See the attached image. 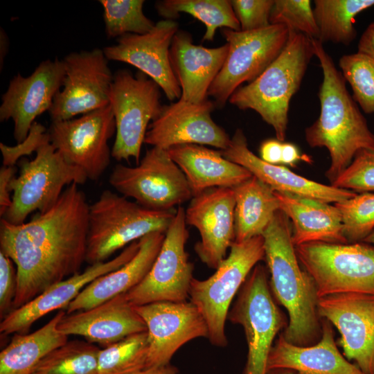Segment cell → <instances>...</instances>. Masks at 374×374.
Instances as JSON below:
<instances>
[{"label":"cell","instance_id":"1","mask_svg":"<svg viewBox=\"0 0 374 374\" xmlns=\"http://www.w3.org/2000/svg\"><path fill=\"white\" fill-rule=\"evenodd\" d=\"M89 205L77 184L68 186L48 210L27 222L0 223V251L16 265L12 310L80 271L85 261Z\"/></svg>","mask_w":374,"mask_h":374},{"label":"cell","instance_id":"2","mask_svg":"<svg viewBox=\"0 0 374 374\" xmlns=\"http://www.w3.org/2000/svg\"><path fill=\"white\" fill-rule=\"evenodd\" d=\"M316 56L323 71L319 91L320 113L305 130L311 148H326L330 165L326 172L331 184L350 166L362 149L374 150V133L346 88V81L323 44L312 39Z\"/></svg>","mask_w":374,"mask_h":374},{"label":"cell","instance_id":"3","mask_svg":"<svg viewBox=\"0 0 374 374\" xmlns=\"http://www.w3.org/2000/svg\"><path fill=\"white\" fill-rule=\"evenodd\" d=\"M262 235L272 291L290 317L283 335L291 344L308 346L319 335V297L312 278L299 264L289 218L278 211Z\"/></svg>","mask_w":374,"mask_h":374},{"label":"cell","instance_id":"4","mask_svg":"<svg viewBox=\"0 0 374 374\" xmlns=\"http://www.w3.org/2000/svg\"><path fill=\"white\" fill-rule=\"evenodd\" d=\"M287 44L276 60L256 80L240 87L229 102L242 110L257 112L284 141L290 103L299 89L314 50L312 38L290 30Z\"/></svg>","mask_w":374,"mask_h":374},{"label":"cell","instance_id":"5","mask_svg":"<svg viewBox=\"0 0 374 374\" xmlns=\"http://www.w3.org/2000/svg\"><path fill=\"white\" fill-rule=\"evenodd\" d=\"M177 208L155 211L109 190L89 205L85 262H105L116 251L156 231L165 233Z\"/></svg>","mask_w":374,"mask_h":374},{"label":"cell","instance_id":"6","mask_svg":"<svg viewBox=\"0 0 374 374\" xmlns=\"http://www.w3.org/2000/svg\"><path fill=\"white\" fill-rule=\"evenodd\" d=\"M35 157L19 161L20 171L10 181L12 204L2 217L8 223L21 224L35 211L51 208L64 188L73 183L84 184V172L68 163L51 143L48 132L35 149Z\"/></svg>","mask_w":374,"mask_h":374},{"label":"cell","instance_id":"7","mask_svg":"<svg viewBox=\"0 0 374 374\" xmlns=\"http://www.w3.org/2000/svg\"><path fill=\"white\" fill-rule=\"evenodd\" d=\"M230 252L204 280H192L189 298L203 316L208 327V339L217 347L227 344L225 322L231 303L251 271L265 258L262 235L233 242Z\"/></svg>","mask_w":374,"mask_h":374},{"label":"cell","instance_id":"8","mask_svg":"<svg viewBox=\"0 0 374 374\" xmlns=\"http://www.w3.org/2000/svg\"><path fill=\"white\" fill-rule=\"evenodd\" d=\"M319 298L343 293L374 295V247L364 243L312 242L295 247Z\"/></svg>","mask_w":374,"mask_h":374},{"label":"cell","instance_id":"9","mask_svg":"<svg viewBox=\"0 0 374 374\" xmlns=\"http://www.w3.org/2000/svg\"><path fill=\"white\" fill-rule=\"evenodd\" d=\"M160 87L144 73L117 71L109 91V104L116 122L112 157L117 161L134 158L140 161L141 149L148 125L160 114Z\"/></svg>","mask_w":374,"mask_h":374},{"label":"cell","instance_id":"10","mask_svg":"<svg viewBox=\"0 0 374 374\" xmlns=\"http://www.w3.org/2000/svg\"><path fill=\"white\" fill-rule=\"evenodd\" d=\"M290 33L283 24L252 31L224 28L229 51L208 96L214 98L218 107H224L242 83L256 80L276 60L287 44Z\"/></svg>","mask_w":374,"mask_h":374},{"label":"cell","instance_id":"11","mask_svg":"<svg viewBox=\"0 0 374 374\" xmlns=\"http://www.w3.org/2000/svg\"><path fill=\"white\" fill-rule=\"evenodd\" d=\"M109 182L120 194L155 211H170L193 197L188 182L167 150L152 147L135 167L117 164Z\"/></svg>","mask_w":374,"mask_h":374},{"label":"cell","instance_id":"12","mask_svg":"<svg viewBox=\"0 0 374 374\" xmlns=\"http://www.w3.org/2000/svg\"><path fill=\"white\" fill-rule=\"evenodd\" d=\"M227 319L244 331L248 353L242 374H267L272 344L284 320L270 294L264 266L258 264L251 271Z\"/></svg>","mask_w":374,"mask_h":374},{"label":"cell","instance_id":"13","mask_svg":"<svg viewBox=\"0 0 374 374\" xmlns=\"http://www.w3.org/2000/svg\"><path fill=\"white\" fill-rule=\"evenodd\" d=\"M185 209L179 206L165 234L160 251L145 278L126 292L134 306L154 302H184L189 297L193 265L186 244L189 236Z\"/></svg>","mask_w":374,"mask_h":374},{"label":"cell","instance_id":"14","mask_svg":"<svg viewBox=\"0 0 374 374\" xmlns=\"http://www.w3.org/2000/svg\"><path fill=\"white\" fill-rule=\"evenodd\" d=\"M47 132L64 159L82 169L88 179L98 180L109 166L108 141L116 132L110 104L77 118L52 121Z\"/></svg>","mask_w":374,"mask_h":374},{"label":"cell","instance_id":"15","mask_svg":"<svg viewBox=\"0 0 374 374\" xmlns=\"http://www.w3.org/2000/svg\"><path fill=\"white\" fill-rule=\"evenodd\" d=\"M62 61L66 75L63 89L48 111L52 121L71 119L109 105L114 75L103 50L72 52Z\"/></svg>","mask_w":374,"mask_h":374},{"label":"cell","instance_id":"16","mask_svg":"<svg viewBox=\"0 0 374 374\" xmlns=\"http://www.w3.org/2000/svg\"><path fill=\"white\" fill-rule=\"evenodd\" d=\"M147 327V368L170 364L184 344L198 337H208L206 323L190 301H159L134 306Z\"/></svg>","mask_w":374,"mask_h":374},{"label":"cell","instance_id":"17","mask_svg":"<svg viewBox=\"0 0 374 374\" xmlns=\"http://www.w3.org/2000/svg\"><path fill=\"white\" fill-rule=\"evenodd\" d=\"M65 75L63 61L56 58L42 62L27 77L18 73L10 80L1 96L0 121H13V136L18 143L27 138L35 119L49 111Z\"/></svg>","mask_w":374,"mask_h":374},{"label":"cell","instance_id":"18","mask_svg":"<svg viewBox=\"0 0 374 374\" xmlns=\"http://www.w3.org/2000/svg\"><path fill=\"white\" fill-rule=\"evenodd\" d=\"M215 105L208 99L195 103L179 98L163 106L159 116L150 124L144 143L166 150L184 144L225 150L231 137L211 118Z\"/></svg>","mask_w":374,"mask_h":374},{"label":"cell","instance_id":"19","mask_svg":"<svg viewBox=\"0 0 374 374\" xmlns=\"http://www.w3.org/2000/svg\"><path fill=\"white\" fill-rule=\"evenodd\" d=\"M317 312L339 330L346 359L354 360L365 374H374V295L343 293L321 297Z\"/></svg>","mask_w":374,"mask_h":374},{"label":"cell","instance_id":"20","mask_svg":"<svg viewBox=\"0 0 374 374\" xmlns=\"http://www.w3.org/2000/svg\"><path fill=\"white\" fill-rule=\"evenodd\" d=\"M179 30L175 20L163 19L145 34H125L117 44L103 50L108 60L123 62L139 69L162 89L169 100L179 99L181 90L170 61V48Z\"/></svg>","mask_w":374,"mask_h":374},{"label":"cell","instance_id":"21","mask_svg":"<svg viewBox=\"0 0 374 374\" xmlns=\"http://www.w3.org/2000/svg\"><path fill=\"white\" fill-rule=\"evenodd\" d=\"M235 205L233 188L216 187L193 196L185 210L186 224L200 235L195 251L210 268H217L234 242Z\"/></svg>","mask_w":374,"mask_h":374},{"label":"cell","instance_id":"22","mask_svg":"<svg viewBox=\"0 0 374 374\" xmlns=\"http://www.w3.org/2000/svg\"><path fill=\"white\" fill-rule=\"evenodd\" d=\"M139 249V240L134 241L112 260L90 265L55 284L21 307L12 310L0 323V332L5 335L27 331L40 318L55 310L66 308L79 293L96 278L118 269L130 261Z\"/></svg>","mask_w":374,"mask_h":374},{"label":"cell","instance_id":"23","mask_svg":"<svg viewBox=\"0 0 374 374\" xmlns=\"http://www.w3.org/2000/svg\"><path fill=\"white\" fill-rule=\"evenodd\" d=\"M229 161L247 169L252 175L274 191L334 204L353 197L357 193L308 179L283 165H274L262 160L249 148L247 138L237 129L228 147L220 150Z\"/></svg>","mask_w":374,"mask_h":374},{"label":"cell","instance_id":"24","mask_svg":"<svg viewBox=\"0 0 374 374\" xmlns=\"http://www.w3.org/2000/svg\"><path fill=\"white\" fill-rule=\"evenodd\" d=\"M58 329L66 336L79 335L105 347L147 331L145 323L127 299L126 292L93 308L65 314Z\"/></svg>","mask_w":374,"mask_h":374},{"label":"cell","instance_id":"25","mask_svg":"<svg viewBox=\"0 0 374 374\" xmlns=\"http://www.w3.org/2000/svg\"><path fill=\"white\" fill-rule=\"evenodd\" d=\"M228 51L227 43L207 48L194 44L186 31L176 33L170 48V61L181 90V100L199 103L207 99L208 89L221 70Z\"/></svg>","mask_w":374,"mask_h":374},{"label":"cell","instance_id":"26","mask_svg":"<svg viewBox=\"0 0 374 374\" xmlns=\"http://www.w3.org/2000/svg\"><path fill=\"white\" fill-rule=\"evenodd\" d=\"M275 369L299 374H365L340 353L328 321L323 324L321 340L312 346L295 345L280 335L271 349L267 366V371Z\"/></svg>","mask_w":374,"mask_h":374},{"label":"cell","instance_id":"27","mask_svg":"<svg viewBox=\"0 0 374 374\" xmlns=\"http://www.w3.org/2000/svg\"><path fill=\"white\" fill-rule=\"evenodd\" d=\"M165 234L156 231L141 238L135 256L122 267L88 284L69 304L66 314L93 308L138 285L151 269Z\"/></svg>","mask_w":374,"mask_h":374},{"label":"cell","instance_id":"28","mask_svg":"<svg viewBox=\"0 0 374 374\" xmlns=\"http://www.w3.org/2000/svg\"><path fill=\"white\" fill-rule=\"evenodd\" d=\"M167 152L184 172L193 196L212 188H234L253 176L245 168L225 158L220 150L204 145H179Z\"/></svg>","mask_w":374,"mask_h":374},{"label":"cell","instance_id":"29","mask_svg":"<svg viewBox=\"0 0 374 374\" xmlns=\"http://www.w3.org/2000/svg\"><path fill=\"white\" fill-rule=\"evenodd\" d=\"M280 210L292 220V240L295 247L312 242H348L339 210L314 199L276 192Z\"/></svg>","mask_w":374,"mask_h":374},{"label":"cell","instance_id":"30","mask_svg":"<svg viewBox=\"0 0 374 374\" xmlns=\"http://www.w3.org/2000/svg\"><path fill=\"white\" fill-rule=\"evenodd\" d=\"M64 315L65 312L60 310L35 332L15 335L0 353V374H32L44 357L66 344L68 336L58 329Z\"/></svg>","mask_w":374,"mask_h":374},{"label":"cell","instance_id":"31","mask_svg":"<svg viewBox=\"0 0 374 374\" xmlns=\"http://www.w3.org/2000/svg\"><path fill=\"white\" fill-rule=\"evenodd\" d=\"M233 189L235 200L234 242L262 235L280 210L275 191L253 175Z\"/></svg>","mask_w":374,"mask_h":374},{"label":"cell","instance_id":"32","mask_svg":"<svg viewBox=\"0 0 374 374\" xmlns=\"http://www.w3.org/2000/svg\"><path fill=\"white\" fill-rule=\"evenodd\" d=\"M313 8L318 40L349 45L356 38L355 17L374 6V0H315Z\"/></svg>","mask_w":374,"mask_h":374},{"label":"cell","instance_id":"33","mask_svg":"<svg viewBox=\"0 0 374 374\" xmlns=\"http://www.w3.org/2000/svg\"><path fill=\"white\" fill-rule=\"evenodd\" d=\"M155 8L166 19H176L184 12L202 21L206 26L202 41H213L218 28L241 30L229 0H162Z\"/></svg>","mask_w":374,"mask_h":374},{"label":"cell","instance_id":"34","mask_svg":"<svg viewBox=\"0 0 374 374\" xmlns=\"http://www.w3.org/2000/svg\"><path fill=\"white\" fill-rule=\"evenodd\" d=\"M100 350L89 341H67L44 357L32 374H97Z\"/></svg>","mask_w":374,"mask_h":374},{"label":"cell","instance_id":"35","mask_svg":"<svg viewBox=\"0 0 374 374\" xmlns=\"http://www.w3.org/2000/svg\"><path fill=\"white\" fill-rule=\"evenodd\" d=\"M147 331L136 333L100 349L97 374H130L146 368Z\"/></svg>","mask_w":374,"mask_h":374},{"label":"cell","instance_id":"36","mask_svg":"<svg viewBox=\"0 0 374 374\" xmlns=\"http://www.w3.org/2000/svg\"><path fill=\"white\" fill-rule=\"evenodd\" d=\"M103 8L105 32L109 38L119 37L125 34H145L155 24L143 10V0H100Z\"/></svg>","mask_w":374,"mask_h":374},{"label":"cell","instance_id":"37","mask_svg":"<svg viewBox=\"0 0 374 374\" xmlns=\"http://www.w3.org/2000/svg\"><path fill=\"white\" fill-rule=\"evenodd\" d=\"M339 66L354 100L364 113L374 114V59L357 51L341 56Z\"/></svg>","mask_w":374,"mask_h":374},{"label":"cell","instance_id":"38","mask_svg":"<svg viewBox=\"0 0 374 374\" xmlns=\"http://www.w3.org/2000/svg\"><path fill=\"white\" fill-rule=\"evenodd\" d=\"M339 210L344 233L348 242L363 240L374 230V193H361L334 204Z\"/></svg>","mask_w":374,"mask_h":374},{"label":"cell","instance_id":"39","mask_svg":"<svg viewBox=\"0 0 374 374\" xmlns=\"http://www.w3.org/2000/svg\"><path fill=\"white\" fill-rule=\"evenodd\" d=\"M270 24H283L290 30L318 39L319 28L310 0H274Z\"/></svg>","mask_w":374,"mask_h":374},{"label":"cell","instance_id":"40","mask_svg":"<svg viewBox=\"0 0 374 374\" xmlns=\"http://www.w3.org/2000/svg\"><path fill=\"white\" fill-rule=\"evenodd\" d=\"M331 185L355 193L374 191V150H359L350 166Z\"/></svg>","mask_w":374,"mask_h":374},{"label":"cell","instance_id":"41","mask_svg":"<svg viewBox=\"0 0 374 374\" xmlns=\"http://www.w3.org/2000/svg\"><path fill=\"white\" fill-rule=\"evenodd\" d=\"M241 30L262 29L270 24L269 17L274 0H231Z\"/></svg>","mask_w":374,"mask_h":374},{"label":"cell","instance_id":"42","mask_svg":"<svg viewBox=\"0 0 374 374\" xmlns=\"http://www.w3.org/2000/svg\"><path fill=\"white\" fill-rule=\"evenodd\" d=\"M13 261L0 251V315L3 319L12 310L17 292V269Z\"/></svg>","mask_w":374,"mask_h":374},{"label":"cell","instance_id":"43","mask_svg":"<svg viewBox=\"0 0 374 374\" xmlns=\"http://www.w3.org/2000/svg\"><path fill=\"white\" fill-rule=\"evenodd\" d=\"M47 130L42 124L35 122L27 138L15 147H9L0 143V149L3 156V166H14L22 155L30 154L35 151L41 141L46 135Z\"/></svg>","mask_w":374,"mask_h":374},{"label":"cell","instance_id":"44","mask_svg":"<svg viewBox=\"0 0 374 374\" xmlns=\"http://www.w3.org/2000/svg\"><path fill=\"white\" fill-rule=\"evenodd\" d=\"M17 168L14 166H2L0 169V215L6 213L12 204L10 181L16 176Z\"/></svg>","mask_w":374,"mask_h":374},{"label":"cell","instance_id":"45","mask_svg":"<svg viewBox=\"0 0 374 374\" xmlns=\"http://www.w3.org/2000/svg\"><path fill=\"white\" fill-rule=\"evenodd\" d=\"M283 142L277 139L262 141L259 149L260 158L271 164L281 165Z\"/></svg>","mask_w":374,"mask_h":374},{"label":"cell","instance_id":"46","mask_svg":"<svg viewBox=\"0 0 374 374\" xmlns=\"http://www.w3.org/2000/svg\"><path fill=\"white\" fill-rule=\"evenodd\" d=\"M301 160L308 163H311L312 161L311 158L306 154H302L298 147L294 143L283 141L282 145L281 165L294 166L296 162Z\"/></svg>","mask_w":374,"mask_h":374},{"label":"cell","instance_id":"47","mask_svg":"<svg viewBox=\"0 0 374 374\" xmlns=\"http://www.w3.org/2000/svg\"><path fill=\"white\" fill-rule=\"evenodd\" d=\"M358 52L374 59V21L362 33L357 45Z\"/></svg>","mask_w":374,"mask_h":374},{"label":"cell","instance_id":"48","mask_svg":"<svg viewBox=\"0 0 374 374\" xmlns=\"http://www.w3.org/2000/svg\"><path fill=\"white\" fill-rule=\"evenodd\" d=\"M130 374H180L179 369L169 364L159 367L147 368Z\"/></svg>","mask_w":374,"mask_h":374},{"label":"cell","instance_id":"49","mask_svg":"<svg viewBox=\"0 0 374 374\" xmlns=\"http://www.w3.org/2000/svg\"><path fill=\"white\" fill-rule=\"evenodd\" d=\"M9 48V40L5 30L1 28L0 31V65L1 70L3 64L4 58L8 53Z\"/></svg>","mask_w":374,"mask_h":374},{"label":"cell","instance_id":"50","mask_svg":"<svg viewBox=\"0 0 374 374\" xmlns=\"http://www.w3.org/2000/svg\"><path fill=\"white\" fill-rule=\"evenodd\" d=\"M267 374H294L293 371L286 369H275L267 371Z\"/></svg>","mask_w":374,"mask_h":374},{"label":"cell","instance_id":"51","mask_svg":"<svg viewBox=\"0 0 374 374\" xmlns=\"http://www.w3.org/2000/svg\"><path fill=\"white\" fill-rule=\"evenodd\" d=\"M363 242H366V243L374 244V230H373V231L369 235H368V236L363 240Z\"/></svg>","mask_w":374,"mask_h":374}]
</instances>
